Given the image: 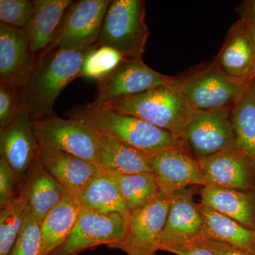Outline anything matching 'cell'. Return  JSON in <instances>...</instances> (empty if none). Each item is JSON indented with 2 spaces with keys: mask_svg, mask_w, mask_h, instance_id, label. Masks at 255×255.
<instances>
[{
  "mask_svg": "<svg viewBox=\"0 0 255 255\" xmlns=\"http://www.w3.org/2000/svg\"><path fill=\"white\" fill-rule=\"evenodd\" d=\"M238 149L255 164V77L231 109Z\"/></svg>",
  "mask_w": 255,
  "mask_h": 255,
  "instance_id": "484cf974",
  "label": "cell"
},
{
  "mask_svg": "<svg viewBox=\"0 0 255 255\" xmlns=\"http://www.w3.org/2000/svg\"><path fill=\"white\" fill-rule=\"evenodd\" d=\"M174 193H164L148 205L129 213L127 236L109 248L121 250L127 255H156Z\"/></svg>",
  "mask_w": 255,
  "mask_h": 255,
  "instance_id": "30bf717a",
  "label": "cell"
},
{
  "mask_svg": "<svg viewBox=\"0 0 255 255\" xmlns=\"http://www.w3.org/2000/svg\"><path fill=\"white\" fill-rule=\"evenodd\" d=\"M93 46L48 50L36 55L29 78L18 90L21 110L31 122L54 114L55 101L68 85L79 78L83 60Z\"/></svg>",
  "mask_w": 255,
  "mask_h": 255,
  "instance_id": "6da1fadb",
  "label": "cell"
},
{
  "mask_svg": "<svg viewBox=\"0 0 255 255\" xmlns=\"http://www.w3.org/2000/svg\"><path fill=\"white\" fill-rule=\"evenodd\" d=\"M66 193L43 167L38 155L23 178L21 186V194L27 204L28 213L42 222Z\"/></svg>",
  "mask_w": 255,
  "mask_h": 255,
  "instance_id": "ac0fdd59",
  "label": "cell"
},
{
  "mask_svg": "<svg viewBox=\"0 0 255 255\" xmlns=\"http://www.w3.org/2000/svg\"><path fill=\"white\" fill-rule=\"evenodd\" d=\"M203 219L201 241L213 240L255 255V231L199 203Z\"/></svg>",
  "mask_w": 255,
  "mask_h": 255,
  "instance_id": "7402d4cb",
  "label": "cell"
},
{
  "mask_svg": "<svg viewBox=\"0 0 255 255\" xmlns=\"http://www.w3.org/2000/svg\"><path fill=\"white\" fill-rule=\"evenodd\" d=\"M34 13L28 27L32 51L39 54L49 47L72 0H33Z\"/></svg>",
  "mask_w": 255,
  "mask_h": 255,
  "instance_id": "cb8c5ba5",
  "label": "cell"
},
{
  "mask_svg": "<svg viewBox=\"0 0 255 255\" xmlns=\"http://www.w3.org/2000/svg\"><path fill=\"white\" fill-rule=\"evenodd\" d=\"M82 207L78 196L67 192L41 222V255H48L70 234Z\"/></svg>",
  "mask_w": 255,
  "mask_h": 255,
  "instance_id": "603a6c76",
  "label": "cell"
},
{
  "mask_svg": "<svg viewBox=\"0 0 255 255\" xmlns=\"http://www.w3.org/2000/svg\"><path fill=\"white\" fill-rule=\"evenodd\" d=\"M175 78L174 85L194 110L231 108L253 80L231 78L214 61Z\"/></svg>",
  "mask_w": 255,
  "mask_h": 255,
  "instance_id": "5b68a950",
  "label": "cell"
},
{
  "mask_svg": "<svg viewBox=\"0 0 255 255\" xmlns=\"http://www.w3.org/2000/svg\"><path fill=\"white\" fill-rule=\"evenodd\" d=\"M217 255H255L222 242L204 240L196 242Z\"/></svg>",
  "mask_w": 255,
  "mask_h": 255,
  "instance_id": "e575fe53",
  "label": "cell"
},
{
  "mask_svg": "<svg viewBox=\"0 0 255 255\" xmlns=\"http://www.w3.org/2000/svg\"><path fill=\"white\" fill-rule=\"evenodd\" d=\"M21 113L18 90L0 85V128L12 124Z\"/></svg>",
  "mask_w": 255,
  "mask_h": 255,
  "instance_id": "d6a6232c",
  "label": "cell"
},
{
  "mask_svg": "<svg viewBox=\"0 0 255 255\" xmlns=\"http://www.w3.org/2000/svg\"><path fill=\"white\" fill-rule=\"evenodd\" d=\"M228 76L251 80L255 77V51L248 33L235 24L214 60Z\"/></svg>",
  "mask_w": 255,
  "mask_h": 255,
  "instance_id": "44dd1931",
  "label": "cell"
},
{
  "mask_svg": "<svg viewBox=\"0 0 255 255\" xmlns=\"http://www.w3.org/2000/svg\"><path fill=\"white\" fill-rule=\"evenodd\" d=\"M175 77L149 68L142 58H127L112 73L99 80L95 102L107 105L123 100L155 87L172 85Z\"/></svg>",
  "mask_w": 255,
  "mask_h": 255,
  "instance_id": "9c48e42d",
  "label": "cell"
},
{
  "mask_svg": "<svg viewBox=\"0 0 255 255\" xmlns=\"http://www.w3.org/2000/svg\"><path fill=\"white\" fill-rule=\"evenodd\" d=\"M41 222L27 211L17 241L9 255H41Z\"/></svg>",
  "mask_w": 255,
  "mask_h": 255,
  "instance_id": "4dcf8cb0",
  "label": "cell"
},
{
  "mask_svg": "<svg viewBox=\"0 0 255 255\" xmlns=\"http://www.w3.org/2000/svg\"><path fill=\"white\" fill-rule=\"evenodd\" d=\"M143 0H113L106 12L98 43L129 58H142L150 32Z\"/></svg>",
  "mask_w": 255,
  "mask_h": 255,
  "instance_id": "277c9868",
  "label": "cell"
},
{
  "mask_svg": "<svg viewBox=\"0 0 255 255\" xmlns=\"http://www.w3.org/2000/svg\"><path fill=\"white\" fill-rule=\"evenodd\" d=\"M36 60L27 29L0 23V85L20 90L29 78Z\"/></svg>",
  "mask_w": 255,
  "mask_h": 255,
  "instance_id": "7c38bea8",
  "label": "cell"
},
{
  "mask_svg": "<svg viewBox=\"0 0 255 255\" xmlns=\"http://www.w3.org/2000/svg\"><path fill=\"white\" fill-rule=\"evenodd\" d=\"M111 1H73L58 25L53 41L44 51L83 49L98 43L102 23Z\"/></svg>",
  "mask_w": 255,
  "mask_h": 255,
  "instance_id": "52a82bcc",
  "label": "cell"
},
{
  "mask_svg": "<svg viewBox=\"0 0 255 255\" xmlns=\"http://www.w3.org/2000/svg\"><path fill=\"white\" fill-rule=\"evenodd\" d=\"M69 119L150 157L161 151L184 145L180 137L168 130L95 102L70 111Z\"/></svg>",
  "mask_w": 255,
  "mask_h": 255,
  "instance_id": "7a4b0ae2",
  "label": "cell"
},
{
  "mask_svg": "<svg viewBox=\"0 0 255 255\" xmlns=\"http://www.w3.org/2000/svg\"><path fill=\"white\" fill-rule=\"evenodd\" d=\"M105 105L168 130L180 138L194 110L174 83Z\"/></svg>",
  "mask_w": 255,
  "mask_h": 255,
  "instance_id": "3957f363",
  "label": "cell"
},
{
  "mask_svg": "<svg viewBox=\"0 0 255 255\" xmlns=\"http://www.w3.org/2000/svg\"><path fill=\"white\" fill-rule=\"evenodd\" d=\"M201 204L255 231V190L203 186Z\"/></svg>",
  "mask_w": 255,
  "mask_h": 255,
  "instance_id": "ffe728a7",
  "label": "cell"
},
{
  "mask_svg": "<svg viewBox=\"0 0 255 255\" xmlns=\"http://www.w3.org/2000/svg\"><path fill=\"white\" fill-rule=\"evenodd\" d=\"M231 109L194 110L181 139L196 159L239 150L231 122Z\"/></svg>",
  "mask_w": 255,
  "mask_h": 255,
  "instance_id": "8992f818",
  "label": "cell"
},
{
  "mask_svg": "<svg viewBox=\"0 0 255 255\" xmlns=\"http://www.w3.org/2000/svg\"><path fill=\"white\" fill-rule=\"evenodd\" d=\"M158 251L177 255H217L198 243L167 245L159 247Z\"/></svg>",
  "mask_w": 255,
  "mask_h": 255,
  "instance_id": "836d02e7",
  "label": "cell"
},
{
  "mask_svg": "<svg viewBox=\"0 0 255 255\" xmlns=\"http://www.w3.org/2000/svg\"><path fill=\"white\" fill-rule=\"evenodd\" d=\"M255 23V0L247 1L241 18L236 23L247 32Z\"/></svg>",
  "mask_w": 255,
  "mask_h": 255,
  "instance_id": "d590c367",
  "label": "cell"
},
{
  "mask_svg": "<svg viewBox=\"0 0 255 255\" xmlns=\"http://www.w3.org/2000/svg\"><path fill=\"white\" fill-rule=\"evenodd\" d=\"M250 39H251L252 44L255 51V23L251 26L249 29L247 31Z\"/></svg>",
  "mask_w": 255,
  "mask_h": 255,
  "instance_id": "8d00e7d4",
  "label": "cell"
},
{
  "mask_svg": "<svg viewBox=\"0 0 255 255\" xmlns=\"http://www.w3.org/2000/svg\"><path fill=\"white\" fill-rule=\"evenodd\" d=\"M33 0H0V23L26 28L34 13Z\"/></svg>",
  "mask_w": 255,
  "mask_h": 255,
  "instance_id": "f546056e",
  "label": "cell"
},
{
  "mask_svg": "<svg viewBox=\"0 0 255 255\" xmlns=\"http://www.w3.org/2000/svg\"><path fill=\"white\" fill-rule=\"evenodd\" d=\"M22 182L0 157V208L17 199L21 194Z\"/></svg>",
  "mask_w": 255,
  "mask_h": 255,
  "instance_id": "1f68e13d",
  "label": "cell"
},
{
  "mask_svg": "<svg viewBox=\"0 0 255 255\" xmlns=\"http://www.w3.org/2000/svg\"><path fill=\"white\" fill-rule=\"evenodd\" d=\"M28 207L21 194L8 205L0 208V255H9L22 230Z\"/></svg>",
  "mask_w": 255,
  "mask_h": 255,
  "instance_id": "83f0119b",
  "label": "cell"
},
{
  "mask_svg": "<svg viewBox=\"0 0 255 255\" xmlns=\"http://www.w3.org/2000/svg\"><path fill=\"white\" fill-rule=\"evenodd\" d=\"M152 174L162 194L191 187H203L204 179L197 159L183 146L150 156Z\"/></svg>",
  "mask_w": 255,
  "mask_h": 255,
  "instance_id": "4fadbf2b",
  "label": "cell"
},
{
  "mask_svg": "<svg viewBox=\"0 0 255 255\" xmlns=\"http://www.w3.org/2000/svg\"><path fill=\"white\" fill-rule=\"evenodd\" d=\"M127 57L120 52L107 46L94 45L82 63L79 78L97 80L107 76L117 66L127 59Z\"/></svg>",
  "mask_w": 255,
  "mask_h": 255,
  "instance_id": "f1b7e54d",
  "label": "cell"
},
{
  "mask_svg": "<svg viewBox=\"0 0 255 255\" xmlns=\"http://www.w3.org/2000/svg\"><path fill=\"white\" fill-rule=\"evenodd\" d=\"M82 209L128 215L117 184L107 172L100 170L78 194Z\"/></svg>",
  "mask_w": 255,
  "mask_h": 255,
  "instance_id": "d4e9b609",
  "label": "cell"
},
{
  "mask_svg": "<svg viewBox=\"0 0 255 255\" xmlns=\"http://www.w3.org/2000/svg\"><path fill=\"white\" fill-rule=\"evenodd\" d=\"M38 158L45 169L66 192L78 196L100 172L96 164L53 147L39 146Z\"/></svg>",
  "mask_w": 255,
  "mask_h": 255,
  "instance_id": "2e32d148",
  "label": "cell"
},
{
  "mask_svg": "<svg viewBox=\"0 0 255 255\" xmlns=\"http://www.w3.org/2000/svg\"><path fill=\"white\" fill-rule=\"evenodd\" d=\"M109 174L117 184L128 214L148 205L162 194L152 173Z\"/></svg>",
  "mask_w": 255,
  "mask_h": 255,
  "instance_id": "4316f807",
  "label": "cell"
},
{
  "mask_svg": "<svg viewBox=\"0 0 255 255\" xmlns=\"http://www.w3.org/2000/svg\"><path fill=\"white\" fill-rule=\"evenodd\" d=\"M197 160L204 186L255 190V164L242 151H223Z\"/></svg>",
  "mask_w": 255,
  "mask_h": 255,
  "instance_id": "5bb4252c",
  "label": "cell"
},
{
  "mask_svg": "<svg viewBox=\"0 0 255 255\" xmlns=\"http://www.w3.org/2000/svg\"><path fill=\"white\" fill-rule=\"evenodd\" d=\"M197 187L185 188L174 193L167 221L159 236L157 249L167 245L201 241L202 216L199 204L194 199Z\"/></svg>",
  "mask_w": 255,
  "mask_h": 255,
  "instance_id": "9a60e30c",
  "label": "cell"
},
{
  "mask_svg": "<svg viewBox=\"0 0 255 255\" xmlns=\"http://www.w3.org/2000/svg\"><path fill=\"white\" fill-rule=\"evenodd\" d=\"M128 216L82 209L68 237L48 255H78L101 245L120 243L127 236Z\"/></svg>",
  "mask_w": 255,
  "mask_h": 255,
  "instance_id": "ba28073f",
  "label": "cell"
},
{
  "mask_svg": "<svg viewBox=\"0 0 255 255\" xmlns=\"http://www.w3.org/2000/svg\"><path fill=\"white\" fill-rule=\"evenodd\" d=\"M31 128L38 145L65 151L97 164L95 134L86 126L53 114L31 122Z\"/></svg>",
  "mask_w": 255,
  "mask_h": 255,
  "instance_id": "8fae6325",
  "label": "cell"
},
{
  "mask_svg": "<svg viewBox=\"0 0 255 255\" xmlns=\"http://www.w3.org/2000/svg\"><path fill=\"white\" fill-rule=\"evenodd\" d=\"M93 132L97 146L96 165L100 170L113 174L152 173L150 156L124 142Z\"/></svg>",
  "mask_w": 255,
  "mask_h": 255,
  "instance_id": "d6986e66",
  "label": "cell"
},
{
  "mask_svg": "<svg viewBox=\"0 0 255 255\" xmlns=\"http://www.w3.org/2000/svg\"><path fill=\"white\" fill-rule=\"evenodd\" d=\"M38 149L31 122L23 112L12 124L0 128L1 157L21 180L38 157Z\"/></svg>",
  "mask_w": 255,
  "mask_h": 255,
  "instance_id": "e0dca14e",
  "label": "cell"
}]
</instances>
